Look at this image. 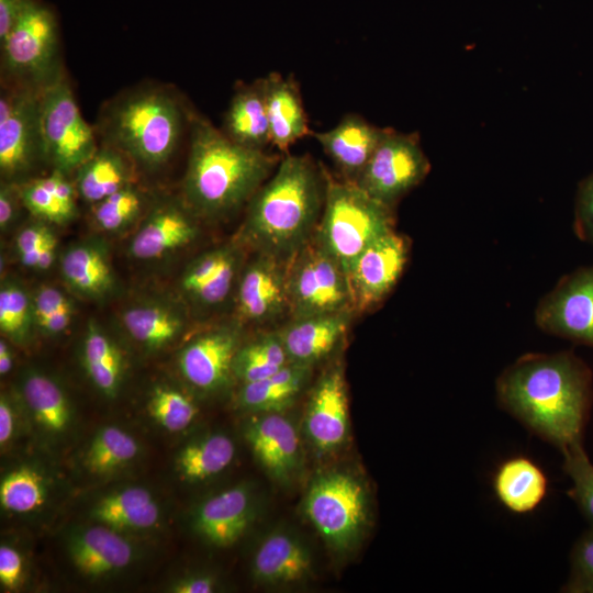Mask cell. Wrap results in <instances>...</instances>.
<instances>
[{"label":"cell","instance_id":"7","mask_svg":"<svg viewBox=\"0 0 593 593\" xmlns=\"http://www.w3.org/2000/svg\"><path fill=\"white\" fill-rule=\"evenodd\" d=\"M40 119L46 164L75 172L99 147L96 128L81 115L63 71L40 92Z\"/></svg>","mask_w":593,"mask_h":593},{"label":"cell","instance_id":"50","mask_svg":"<svg viewBox=\"0 0 593 593\" xmlns=\"http://www.w3.org/2000/svg\"><path fill=\"white\" fill-rule=\"evenodd\" d=\"M23 0H0V41L12 29L20 13Z\"/></svg>","mask_w":593,"mask_h":593},{"label":"cell","instance_id":"45","mask_svg":"<svg viewBox=\"0 0 593 593\" xmlns=\"http://www.w3.org/2000/svg\"><path fill=\"white\" fill-rule=\"evenodd\" d=\"M574 231L580 239L593 246V171L578 187Z\"/></svg>","mask_w":593,"mask_h":593},{"label":"cell","instance_id":"40","mask_svg":"<svg viewBox=\"0 0 593 593\" xmlns=\"http://www.w3.org/2000/svg\"><path fill=\"white\" fill-rule=\"evenodd\" d=\"M144 204L143 192L132 182L93 204V221L103 231L116 232L133 223Z\"/></svg>","mask_w":593,"mask_h":593},{"label":"cell","instance_id":"22","mask_svg":"<svg viewBox=\"0 0 593 593\" xmlns=\"http://www.w3.org/2000/svg\"><path fill=\"white\" fill-rule=\"evenodd\" d=\"M247 438L254 454L276 479H287L299 460V437L288 418L267 414L248 428Z\"/></svg>","mask_w":593,"mask_h":593},{"label":"cell","instance_id":"51","mask_svg":"<svg viewBox=\"0 0 593 593\" xmlns=\"http://www.w3.org/2000/svg\"><path fill=\"white\" fill-rule=\"evenodd\" d=\"M71 315L72 306L61 309L49 314L46 318L38 322L37 325L48 334H58L68 327Z\"/></svg>","mask_w":593,"mask_h":593},{"label":"cell","instance_id":"53","mask_svg":"<svg viewBox=\"0 0 593 593\" xmlns=\"http://www.w3.org/2000/svg\"><path fill=\"white\" fill-rule=\"evenodd\" d=\"M14 427L13 411L3 396L0 400V443L4 445L11 437Z\"/></svg>","mask_w":593,"mask_h":593},{"label":"cell","instance_id":"52","mask_svg":"<svg viewBox=\"0 0 593 593\" xmlns=\"http://www.w3.org/2000/svg\"><path fill=\"white\" fill-rule=\"evenodd\" d=\"M213 590L214 582L208 577L189 578L172 588V592L176 593H211Z\"/></svg>","mask_w":593,"mask_h":593},{"label":"cell","instance_id":"2","mask_svg":"<svg viewBox=\"0 0 593 593\" xmlns=\"http://www.w3.org/2000/svg\"><path fill=\"white\" fill-rule=\"evenodd\" d=\"M325 171L307 155H288L251 197L243 237L259 255L288 262L315 234Z\"/></svg>","mask_w":593,"mask_h":593},{"label":"cell","instance_id":"18","mask_svg":"<svg viewBox=\"0 0 593 593\" xmlns=\"http://www.w3.org/2000/svg\"><path fill=\"white\" fill-rule=\"evenodd\" d=\"M351 311L292 317L278 334L292 363L309 366L328 355L347 331Z\"/></svg>","mask_w":593,"mask_h":593},{"label":"cell","instance_id":"23","mask_svg":"<svg viewBox=\"0 0 593 593\" xmlns=\"http://www.w3.org/2000/svg\"><path fill=\"white\" fill-rule=\"evenodd\" d=\"M221 130L248 148L265 150L271 144L262 78L242 86L234 93Z\"/></svg>","mask_w":593,"mask_h":593},{"label":"cell","instance_id":"55","mask_svg":"<svg viewBox=\"0 0 593 593\" xmlns=\"http://www.w3.org/2000/svg\"><path fill=\"white\" fill-rule=\"evenodd\" d=\"M12 368V355L8 344L0 342V373L7 374Z\"/></svg>","mask_w":593,"mask_h":593},{"label":"cell","instance_id":"15","mask_svg":"<svg viewBox=\"0 0 593 593\" xmlns=\"http://www.w3.org/2000/svg\"><path fill=\"white\" fill-rule=\"evenodd\" d=\"M287 264L259 255L244 270L237 287V310L248 322H269L289 311Z\"/></svg>","mask_w":593,"mask_h":593},{"label":"cell","instance_id":"47","mask_svg":"<svg viewBox=\"0 0 593 593\" xmlns=\"http://www.w3.org/2000/svg\"><path fill=\"white\" fill-rule=\"evenodd\" d=\"M23 574V560L14 548L0 547V582L2 586L14 590L19 586Z\"/></svg>","mask_w":593,"mask_h":593},{"label":"cell","instance_id":"16","mask_svg":"<svg viewBox=\"0 0 593 593\" xmlns=\"http://www.w3.org/2000/svg\"><path fill=\"white\" fill-rule=\"evenodd\" d=\"M311 440L322 450L339 446L348 430L346 383L340 366L321 377L312 393L305 417Z\"/></svg>","mask_w":593,"mask_h":593},{"label":"cell","instance_id":"41","mask_svg":"<svg viewBox=\"0 0 593 593\" xmlns=\"http://www.w3.org/2000/svg\"><path fill=\"white\" fill-rule=\"evenodd\" d=\"M562 454L563 470L572 481L569 495L593 527V463L582 443L568 447Z\"/></svg>","mask_w":593,"mask_h":593},{"label":"cell","instance_id":"8","mask_svg":"<svg viewBox=\"0 0 593 593\" xmlns=\"http://www.w3.org/2000/svg\"><path fill=\"white\" fill-rule=\"evenodd\" d=\"M292 317L354 311L347 273L313 236L287 264Z\"/></svg>","mask_w":593,"mask_h":593},{"label":"cell","instance_id":"20","mask_svg":"<svg viewBox=\"0 0 593 593\" xmlns=\"http://www.w3.org/2000/svg\"><path fill=\"white\" fill-rule=\"evenodd\" d=\"M239 259V253L233 246L206 251L189 265L181 278V287L198 303L216 305L227 298Z\"/></svg>","mask_w":593,"mask_h":593},{"label":"cell","instance_id":"28","mask_svg":"<svg viewBox=\"0 0 593 593\" xmlns=\"http://www.w3.org/2000/svg\"><path fill=\"white\" fill-rule=\"evenodd\" d=\"M19 188L24 208L34 216L56 224L75 216L77 190L67 174L53 169L20 182Z\"/></svg>","mask_w":593,"mask_h":593},{"label":"cell","instance_id":"34","mask_svg":"<svg viewBox=\"0 0 593 593\" xmlns=\"http://www.w3.org/2000/svg\"><path fill=\"white\" fill-rule=\"evenodd\" d=\"M83 365L104 394L116 393L123 373V357L116 345L91 321L83 340Z\"/></svg>","mask_w":593,"mask_h":593},{"label":"cell","instance_id":"11","mask_svg":"<svg viewBox=\"0 0 593 593\" xmlns=\"http://www.w3.org/2000/svg\"><path fill=\"white\" fill-rule=\"evenodd\" d=\"M428 171L429 163L417 136L388 128L355 182L372 198L393 208Z\"/></svg>","mask_w":593,"mask_h":593},{"label":"cell","instance_id":"46","mask_svg":"<svg viewBox=\"0 0 593 593\" xmlns=\"http://www.w3.org/2000/svg\"><path fill=\"white\" fill-rule=\"evenodd\" d=\"M32 305L36 323L58 310L71 307L68 298L60 290L51 286H43L36 291Z\"/></svg>","mask_w":593,"mask_h":593},{"label":"cell","instance_id":"27","mask_svg":"<svg viewBox=\"0 0 593 593\" xmlns=\"http://www.w3.org/2000/svg\"><path fill=\"white\" fill-rule=\"evenodd\" d=\"M132 167L125 155L102 144L75 171L77 194L93 205L132 183Z\"/></svg>","mask_w":593,"mask_h":593},{"label":"cell","instance_id":"37","mask_svg":"<svg viewBox=\"0 0 593 593\" xmlns=\"http://www.w3.org/2000/svg\"><path fill=\"white\" fill-rule=\"evenodd\" d=\"M278 333L264 335L238 348L233 373L244 383L266 379L289 363Z\"/></svg>","mask_w":593,"mask_h":593},{"label":"cell","instance_id":"49","mask_svg":"<svg viewBox=\"0 0 593 593\" xmlns=\"http://www.w3.org/2000/svg\"><path fill=\"white\" fill-rule=\"evenodd\" d=\"M54 237L53 232L45 224H32L24 227L16 237L19 255L35 250Z\"/></svg>","mask_w":593,"mask_h":593},{"label":"cell","instance_id":"31","mask_svg":"<svg viewBox=\"0 0 593 593\" xmlns=\"http://www.w3.org/2000/svg\"><path fill=\"white\" fill-rule=\"evenodd\" d=\"M92 516L115 530L144 529L156 524L159 508L147 490L127 488L103 497Z\"/></svg>","mask_w":593,"mask_h":593},{"label":"cell","instance_id":"29","mask_svg":"<svg viewBox=\"0 0 593 593\" xmlns=\"http://www.w3.org/2000/svg\"><path fill=\"white\" fill-rule=\"evenodd\" d=\"M65 282L77 293L101 298L114 286L113 271L104 249L93 243L68 248L60 261Z\"/></svg>","mask_w":593,"mask_h":593},{"label":"cell","instance_id":"10","mask_svg":"<svg viewBox=\"0 0 593 593\" xmlns=\"http://www.w3.org/2000/svg\"><path fill=\"white\" fill-rule=\"evenodd\" d=\"M305 512L318 533L332 546H350L367 519V496L355 478L342 472L320 477L311 486Z\"/></svg>","mask_w":593,"mask_h":593},{"label":"cell","instance_id":"1","mask_svg":"<svg viewBox=\"0 0 593 593\" xmlns=\"http://www.w3.org/2000/svg\"><path fill=\"white\" fill-rule=\"evenodd\" d=\"M500 404L561 451L582 443L592 401V374L574 354H529L499 377Z\"/></svg>","mask_w":593,"mask_h":593},{"label":"cell","instance_id":"19","mask_svg":"<svg viewBox=\"0 0 593 593\" xmlns=\"http://www.w3.org/2000/svg\"><path fill=\"white\" fill-rule=\"evenodd\" d=\"M191 214L178 203H158L131 240L130 254L137 259H155L189 244L197 234Z\"/></svg>","mask_w":593,"mask_h":593},{"label":"cell","instance_id":"42","mask_svg":"<svg viewBox=\"0 0 593 593\" xmlns=\"http://www.w3.org/2000/svg\"><path fill=\"white\" fill-rule=\"evenodd\" d=\"M148 412L167 430L179 432L192 423L198 414V409L181 392L158 387L152 392L149 398Z\"/></svg>","mask_w":593,"mask_h":593},{"label":"cell","instance_id":"24","mask_svg":"<svg viewBox=\"0 0 593 593\" xmlns=\"http://www.w3.org/2000/svg\"><path fill=\"white\" fill-rule=\"evenodd\" d=\"M250 519V499L244 486L225 490L205 501L197 514L198 530L215 546H230Z\"/></svg>","mask_w":593,"mask_h":593},{"label":"cell","instance_id":"33","mask_svg":"<svg viewBox=\"0 0 593 593\" xmlns=\"http://www.w3.org/2000/svg\"><path fill=\"white\" fill-rule=\"evenodd\" d=\"M122 322L133 339L159 348L172 342L184 326L179 312L158 304H137L126 309Z\"/></svg>","mask_w":593,"mask_h":593},{"label":"cell","instance_id":"5","mask_svg":"<svg viewBox=\"0 0 593 593\" xmlns=\"http://www.w3.org/2000/svg\"><path fill=\"white\" fill-rule=\"evenodd\" d=\"M324 206L315 239L348 271L356 258L380 237L394 231L392 206L372 198L355 181L327 172Z\"/></svg>","mask_w":593,"mask_h":593},{"label":"cell","instance_id":"44","mask_svg":"<svg viewBox=\"0 0 593 593\" xmlns=\"http://www.w3.org/2000/svg\"><path fill=\"white\" fill-rule=\"evenodd\" d=\"M564 589L571 593H593V527L573 547L570 577Z\"/></svg>","mask_w":593,"mask_h":593},{"label":"cell","instance_id":"36","mask_svg":"<svg viewBox=\"0 0 593 593\" xmlns=\"http://www.w3.org/2000/svg\"><path fill=\"white\" fill-rule=\"evenodd\" d=\"M235 445L222 434H214L186 446L177 459L182 475L203 480L223 471L233 460Z\"/></svg>","mask_w":593,"mask_h":593},{"label":"cell","instance_id":"4","mask_svg":"<svg viewBox=\"0 0 593 593\" xmlns=\"http://www.w3.org/2000/svg\"><path fill=\"white\" fill-rule=\"evenodd\" d=\"M187 122L177 94L146 85L121 92L101 110L96 133L103 145L147 170L164 166L175 154Z\"/></svg>","mask_w":593,"mask_h":593},{"label":"cell","instance_id":"25","mask_svg":"<svg viewBox=\"0 0 593 593\" xmlns=\"http://www.w3.org/2000/svg\"><path fill=\"white\" fill-rule=\"evenodd\" d=\"M69 553L77 569L87 575H103L126 567L133 556L131 545L105 525L74 535Z\"/></svg>","mask_w":593,"mask_h":593},{"label":"cell","instance_id":"17","mask_svg":"<svg viewBox=\"0 0 593 593\" xmlns=\"http://www.w3.org/2000/svg\"><path fill=\"white\" fill-rule=\"evenodd\" d=\"M387 132L360 115L347 114L333 128L312 135L345 179L356 181Z\"/></svg>","mask_w":593,"mask_h":593},{"label":"cell","instance_id":"6","mask_svg":"<svg viewBox=\"0 0 593 593\" xmlns=\"http://www.w3.org/2000/svg\"><path fill=\"white\" fill-rule=\"evenodd\" d=\"M3 82L42 89L64 70L57 24L42 3L23 0L10 32L0 41Z\"/></svg>","mask_w":593,"mask_h":593},{"label":"cell","instance_id":"12","mask_svg":"<svg viewBox=\"0 0 593 593\" xmlns=\"http://www.w3.org/2000/svg\"><path fill=\"white\" fill-rule=\"evenodd\" d=\"M546 333L593 347V266L563 277L536 309Z\"/></svg>","mask_w":593,"mask_h":593},{"label":"cell","instance_id":"48","mask_svg":"<svg viewBox=\"0 0 593 593\" xmlns=\"http://www.w3.org/2000/svg\"><path fill=\"white\" fill-rule=\"evenodd\" d=\"M23 204L18 182L2 180L0 187V226L7 228Z\"/></svg>","mask_w":593,"mask_h":593},{"label":"cell","instance_id":"32","mask_svg":"<svg viewBox=\"0 0 593 593\" xmlns=\"http://www.w3.org/2000/svg\"><path fill=\"white\" fill-rule=\"evenodd\" d=\"M309 376V366L289 362L275 374L244 383L239 403L257 411H278L289 405L300 393Z\"/></svg>","mask_w":593,"mask_h":593},{"label":"cell","instance_id":"35","mask_svg":"<svg viewBox=\"0 0 593 593\" xmlns=\"http://www.w3.org/2000/svg\"><path fill=\"white\" fill-rule=\"evenodd\" d=\"M23 394L35 419L45 429L58 433L68 426L69 404L53 380L41 373H29L23 382Z\"/></svg>","mask_w":593,"mask_h":593},{"label":"cell","instance_id":"9","mask_svg":"<svg viewBox=\"0 0 593 593\" xmlns=\"http://www.w3.org/2000/svg\"><path fill=\"white\" fill-rule=\"evenodd\" d=\"M40 89L3 82L0 93V171L4 181L23 182L45 161Z\"/></svg>","mask_w":593,"mask_h":593},{"label":"cell","instance_id":"30","mask_svg":"<svg viewBox=\"0 0 593 593\" xmlns=\"http://www.w3.org/2000/svg\"><path fill=\"white\" fill-rule=\"evenodd\" d=\"M311 560L306 549L287 534L268 537L254 559L255 575L267 583H291L304 578Z\"/></svg>","mask_w":593,"mask_h":593},{"label":"cell","instance_id":"3","mask_svg":"<svg viewBox=\"0 0 593 593\" xmlns=\"http://www.w3.org/2000/svg\"><path fill=\"white\" fill-rule=\"evenodd\" d=\"M190 121L183 203L194 215L225 216L251 199L278 158L235 143L205 119Z\"/></svg>","mask_w":593,"mask_h":593},{"label":"cell","instance_id":"13","mask_svg":"<svg viewBox=\"0 0 593 593\" xmlns=\"http://www.w3.org/2000/svg\"><path fill=\"white\" fill-rule=\"evenodd\" d=\"M407 256V240L394 231L366 248L348 271L354 310L365 311L382 301L402 275Z\"/></svg>","mask_w":593,"mask_h":593},{"label":"cell","instance_id":"21","mask_svg":"<svg viewBox=\"0 0 593 593\" xmlns=\"http://www.w3.org/2000/svg\"><path fill=\"white\" fill-rule=\"evenodd\" d=\"M271 144L287 150L309 134L307 119L295 82L271 72L262 78Z\"/></svg>","mask_w":593,"mask_h":593},{"label":"cell","instance_id":"39","mask_svg":"<svg viewBox=\"0 0 593 593\" xmlns=\"http://www.w3.org/2000/svg\"><path fill=\"white\" fill-rule=\"evenodd\" d=\"M46 489L42 475L30 467L7 473L0 484V503L14 513H29L45 502Z\"/></svg>","mask_w":593,"mask_h":593},{"label":"cell","instance_id":"43","mask_svg":"<svg viewBox=\"0 0 593 593\" xmlns=\"http://www.w3.org/2000/svg\"><path fill=\"white\" fill-rule=\"evenodd\" d=\"M34 317L33 305L25 291L14 284L4 283L0 290V329L14 342L26 339L31 318Z\"/></svg>","mask_w":593,"mask_h":593},{"label":"cell","instance_id":"26","mask_svg":"<svg viewBox=\"0 0 593 593\" xmlns=\"http://www.w3.org/2000/svg\"><path fill=\"white\" fill-rule=\"evenodd\" d=\"M494 492L508 511L526 514L544 501L548 481L542 470L526 457L504 461L493 478Z\"/></svg>","mask_w":593,"mask_h":593},{"label":"cell","instance_id":"54","mask_svg":"<svg viewBox=\"0 0 593 593\" xmlns=\"http://www.w3.org/2000/svg\"><path fill=\"white\" fill-rule=\"evenodd\" d=\"M56 238H51L40 250L36 269H48L54 262L55 258Z\"/></svg>","mask_w":593,"mask_h":593},{"label":"cell","instance_id":"38","mask_svg":"<svg viewBox=\"0 0 593 593\" xmlns=\"http://www.w3.org/2000/svg\"><path fill=\"white\" fill-rule=\"evenodd\" d=\"M137 451L138 445L131 435L119 427L107 426L92 438L86 465L93 473H110L130 462Z\"/></svg>","mask_w":593,"mask_h":593},{"label":"cell","instance_id":"14","mask_svg":"<svg viewBox=\"0 0 593 593\" xmlns=\"http://www.w3.org/2000/svg\"><path fill=\"white\" fill-rule=\"evenodd\" d=\"M238 345L239 333L234 326L209 331L181 350L179 369L194 387L206 391L216 390L227 383L233 372Z\"/></svg>","mask_w":593,"mask_h":593}]
</instances>
